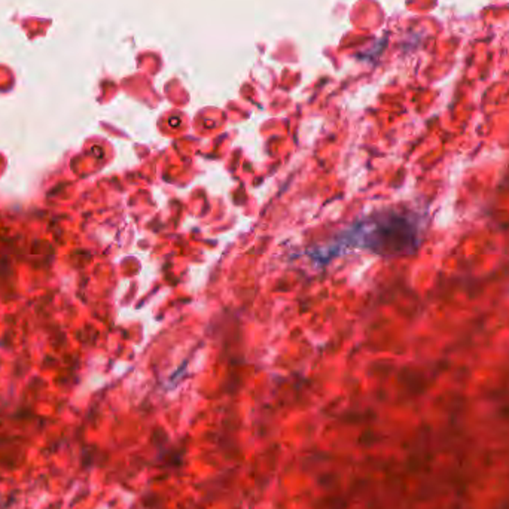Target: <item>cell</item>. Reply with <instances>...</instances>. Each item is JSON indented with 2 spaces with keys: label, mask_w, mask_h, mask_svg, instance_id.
<instances>
[{
  "label": "cell",
  "mask_w": 509,
  "mask_h": 509,
  "mask_svg": "<svg viewBox=\"0 0 509 509\" xmlns=\"http://www.w3.org/2000/svg\"><path fill=\"white\" fill-rule=\"evenodd\" d=\"M374 249L387 255L412 253L419 244V228L410 216L393 213L383 217L374 230Z\"/></svg>",
  "instance_id": "cell-1"
}]
</instances>
